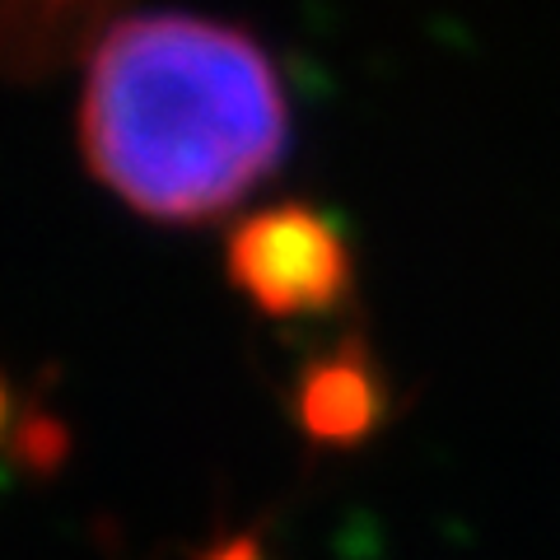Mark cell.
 Wrapping results in <instances>:
<instances>
[{
	"label": "cell",
	"mask_w": 560,
	"mask_h": 560,
	"mask_svg": "<svg viewBox=\"0 0 560 560\" xmlns=\"http://www.w3.org/2000/svg\"><path fill=\"white\" fill-rule=\"evenodd\" d=\"M80 150L136 215L201 224L290 150V94L248 28L197 10H131L84 57Z\"/></svg>",
	"instance_id": "1"
},
{
	"label": "cell",
	"mask_w": 560,
	"mask_h": 560,
	"mask_svg": "<svg viewBox=\"0 0 560 560\" xmlns=\"http://www.w3.org/2000/svg\"><path fill=\"white\" fill-rule=\"evenodd\" d=\"M206 560H261V551H257L253 537H234V541H224V547L210 551Z\"/></svg>",
	"instance_id": "5"
},
{
	"label": "cell",
	"mask_w": 560,
	"mask_h": 560,
	"mask_svg": "<svg viewBox=\"0 0 560 560\" xmlns=\"http://www.w3.org/2000/svg\"><path fill=\"white\" fill-rule=\"evenodd\" d=\"M383 420V383L370 355L350 341L337 355L308 364L300 383V425L318 444H360Z\"/></svg>",
	"instance_id": "3"
},
{
	"label": "cell",
	"mask_w": 560,
	"mask_h": 560,
	"mask_svg": "<svg viewBox=\"0 0 560 560\" xmlns=\"http://www.w3.org/2000/svg\"><path fill=\"white\" fill-rule=\"evenodd\" d=\"M20 453L28 458V467H38V471L57 467L66 458V430L47 416H33L24 425V434H20Z\"/></svg>",
	"instance_id": "4"
},
{
	"label": "cell",
	"mask_w": 560,
	"mask_h": 560,
	"mask_svg": "<svg viewBox=\"0 0 560 560\" xmlns=\"http://www.w3.org/2000/svg\"><path fill=\"white\" fill-rule=\"evenodd\" d=\"M234 290L267 313V318H318L346 304L350 248L341 224L308 201H280L248 215L224 248Z\"/></svg>",
	"instance_id": "2"
},
{
	"label": "cell",
	"mask_w": 560,
	"mask_h": 560,
	"mask_svg": "<svg viewBox=\"0 0 560 560\" xmlns=\"http://www.w3.org/2000/svg\"><path fill=\"white\" fill-rule=\"evenodd\" d=\"M5 420H10V393H5V383H0V434H5Z\"/></svg>",
	"instance_id": "6"
}]
</instances>
